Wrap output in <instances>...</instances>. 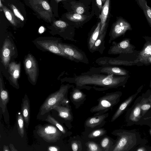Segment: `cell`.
<instances>
[{
	"mask_svg": "<svg viewBox=\"0 0 151 151\" xmlns=\"http://www.w3.org/2000/svg\"><path fill=\"white\" fill-rule=\"evenodd\" d=\"M151 64V56H148L145 58L139 63V66L145 65H149Z\"/></svg>",
	"mask_w": 151,
	"mask_h": 151,
	"instance_id": "39",
	"label": "cell"
},
{
	"mask_svg": "<svg viewBox=\"0 0 151 151\" xmlns=\"http://www.w3.org/2000/svg\"><path fill=\"white\" fill-rule=\"evenodd\" d=\"M3 151H9L10 150L9 149V147L8 146L4 145V146L3 148Z\"/></svg>",
	"mask_w": 151,
	"mask_h": 151,
	"instance_id": "47",
	"label": "cell"
},
{
	"mask_svg": "<svg viewBox=\"0 0 151 151\" xmlns=\"http://www.w3.org/2000/svg\"><path fill=\"white\" fill-rule=\"evenodd\" d=\"M9 147L10 148V151H17V150H16L14 146L12 144H10L9 145Z\"/></svg>",
	"mask_w": 151,
	"mask_h": 151,
	"instance_id": "46",
	"label": "cell"
},
{
	"mask_svg": "<svg viewBox=\"0 0 151 151\" xmlns=\"http://www.w3.org/2000/svg\"><path fill=\"white\" fill-rule=\"evenodd\" d=\"M119 56L116 58L107 57H100L96 59L95 63L100 66L104 65H124L131 66L137 65L134 61H129L124 60L122 58V54H119Z\"/></svg>",
	"mask_w": 151,
	"mask_h": 151,
	"instance_id": "12",
	"label": "cell"
},
{
	"mask_svg": "<svg viewBox=\"0 0 151 151\" xmlns=\"http://www.w3.org/2000/svg\"><path fill=\"white\" fill-rule=\"evenodd\" d=\"M1 79L0 81V107L3 113L6 109V105L9 101V95L7 91L3 87Z\"/></svg>",
	"mask_w": 151,
	"mask_h": 151,
	"instance_id": "30",
	"label": "cell"
},
{
	"mask_svg": "<svg viewBox=\"0 0 151 151\" xmlns=\"http://www.w3.org/2000/svg\"><path fill=\"white\" fill-rule=\"evenodd\" d=\"M142 115L143 116L151 109V90L148 89L142 94L140 101Z\"/></svg>",
	"mask_w": 151,
	"mask_h": 151,
	"instance_id": "22",
	"label": "cell"
},
{
	"mask_svg": "<svg viewBox=\"0 0 151 151\" xmlns=\"http://www.w3.org/2000/svg\"><path fill=\"white\" fill-rule=\"evenodd\" d=\"M48 150L50 151H58L60 150V148L57 146H49Z\"/></svg>",
	"mask_w": 151,
	"mask_h": 151,
	"instance_id": "43",
	"label": "cell"
},
{
	"mask_svg": "<svg viewBox=\"0 0 151 151\" xmlns=\"http://www.w3.org/2000/svg\"><path fill=\"white\" fill-rule=\"evenodd\" d=\"M101 27V22H99L94 29L88 34L87 40L88 50L91 52L95 42L99 35Z\"/></svg>",
	"mask_w": 151,
	"mask_h": 151,
	"instance_id": "26",
	"label": "cell"
},
{
	"mask_svg": "<svg viewBox=\"0 0 151 151\" xmlns=\"http://www.w3.org/2000/svg\"><path fill=\"white\" fill-rule=\"evenodd\" d=\"M55 24L57 27L63 28H65L68 25L65 22L60 20L56 21L55 22Z\"/></svg>",
	"mask_w": 151,
	"mask_h": 151,
	"instance_id": "40",
	"label": "cell"
},
{
	"mask_svg": "<svg viewBox=\"0 0 151 151\" xmlns=\"http://www.w3.org/2000/svg\"><path fill=\"white\" fill-rule=\"evenodd\" d=\"M3 4L1 3V0H0V7H3Z\"/></svg>",
	"mask_w": 151,
	"mask_h": 151,
	"instance_id": "49",
	"label": "cell"
},
{
	"mask_svg": "<svg viewBox=\"0 0 151 151\" xmlns=\"http://www.w3.org/2000/svg\"><path fill=\"white\" fill-rule=\"evenodd\" d=\"M66 18L69 20L76 22H82L85 20L87 17L86 16L76 13L67 14Z\"/></svg>",
	"mask_w": 151,
	"mask_h": 151,
	"instance_id": "34",
	"label": "cell"
},
{
	"mask_svg": "<svg viewBox=\"0 0 151 151\" xmlns=\"http://www.w3.org/2000/svg\"><path fill=\"white\" fill-rule=\"evenodd\" d=\"M89 70L94 73L108 75L122 76L129 75L128 71L123 68L116 66L104 65L99 67H92L90 68Z\"/></svg>",
	"mask_w": 151,
	"mask_h": 151,
	"instance_id": "13",
	"label": "cell"
},
{
	"mask_svg": "<svg viewBox=\"0 0 151 151\" xmlns=\"http://www.w3.org/2000/svg\"><path fill=\"white\" fill-rule=\"evenodd\" d=\"M107 26L104 30L100 33L99 37L95 42L91 52L93 53L95 52H98L101 54H102L106 47L104 45L105 37L106 35Z\"/></svg>",
	"mask_w": 151,
	"mask_h": 151,
	"instance_id": "23",
	"label": "cell"
},
{
	"mask_svg": "<svg viewBox=\"0 0 151 151\" xmlns=\"http://www.w3.org/2000/svg\"><path fill=\"white\" fill-rule=\"evenodd\" d=\"M131 25L127 20L122 17L119 18L113 24L109 34L108 42L125 35L128 31L132 30Z\"/></svg>",
	"mask_w": 151,
	"mask_h": 151,
	"instance_id": "8",
	"label": "cell"
},
{
	"mask_svg": "<svg viewBox=\"0 0 151 151\" xmlns=\"http://www.w3.org/2000/svg\"><path fill=\"white\" fill-rule=\"evenodd\" d=\"M55 1H56V2H59L60 1H64V0H55Z\"/></svg>",
	"mask_w": 151,
	"mask_h": 151,
	"instance_id": "50",
	"label": "cell"
},
{
	"mask_svg": "<svg viewBox=\"0 0 151 151\" xmlns=\"http://www.w3.org/2000/svg\"><path fill=\"white\" fill-rule=\"evenodd\" d=\"M72 88V91L70 93V99L75 108L78 109L86 100V95L81 90L74 86Z\"/></svg>",
	"mask_w": 151,
	"mask_h": 151,
	"instance_id": "17",
	"label": "cell"
},
{
	"mask_svg": "<svg viewBox=\"0 0 151 151\" xmlns=\"http://www.w3.org/2000/svg\"><path fill=\"white\" fill-rule=\"evenodd\" d=\"M109 115L108 113H106L88 117L85 121L84 127L85 132H88L91 130L101 128L106 122V119Z\"/></svg>",
	"mask_w": 151,
	"mask_h": 151,
	"instance_id": "11",
	"label": "cell"
},
{
	"mask_svg": "<svg viewBox=\"0 0 151 151\" xmlns=\"http://www.w3.org/2000/svg\"><path fill=\"white\" fill-rule=\"evenodd\" d=\"M37 43L45 50L71 60V58L64 53L60 49L58 45L57 42L45 40L38 41Z\"/></svg>",
	"mask_w": 151,
	"mask_h": 151,
	"instance_id": "16",
	"label": "cell"
},
{
	"mask_svg": "<svg viewBox=\"0 0 151 151\" xmlns=\"http://www.w3.org/2000/svg\"><path fill=\"white\" fill-rule=\"evenodd\" d=\"M109 2L110 0H106L102 7L101 14L99 16L101 23V27L100 33H101L107 26L106 21L109 12Z\"/></svg>",
	"mask_w": 151,
	"mask_h": 151,
	"instance_id": "29",
	"label": "cell"
},
{
	"mask_svg": "<svg viewBox=\"0 0 151 151\" xmlns=\"http://www.w3.org/2000/svg\"><path fill=\"white\" fill-rule=\"evenodd\" d=\"M146 143H143L139 145L134 151H151V146L146 145Z\"/></svg>",
	"mask_w": 151,
	"mask_h": 151,
	"instance_id": "38",
	"label": "cell"
},
{
	"mask_svg": "<svg viewBox=\"0 0 151 151\" xmlns=\"http://www.w3.org/2000/svg\"><path fill=\"white\" fill-rule=\"evenodd\" d=\"M145 125L148 126L149 127L150 129H149V132L151 136V121H147V123H146Z\"/></svg>",
	"mask_w": 151,
	"mask_h": 151,
	"instance_id": "45",
	"label": "cell"
},
{
	"mask_svg": "<svg viewBox=\"0 0 151 151\" xmlns=\"http://www.w3.org/2000/svg\"><path fill=\"white\" fill-rule=\"evenodd\" d=\"M86 150L88 151H103L98 143L93 141H88L85 144Z\"/></svg>",
	"mask_w": 151,
	"mask_h": 151,
	"instance_id": "35",
	"label": "cell"
},
{
	"mask_svg": "<svg viewBox=\"0 0 151 151\" xmlns=\"http://www.w3.org/2000/svg\"><path fill=\"white\" fill-rule=\"evenodd\" d=\"M141 99V96H140L136 99L132 106L127 110L125 117L127 126L134 124L145 125L147 121L143 119L140 104Z\"/></svg>",
	"mask_w": 151,
	"mask_h": 151,
	"instance_id": "5",
	"label": "cell"
},
{
	"mask_svg": "<svg viewBox=\"0 0 151 151\" xmlns=\"http://www.w3.org/2000/svg\"><path fill=\"white\" fill-rule=\"evenodd\" d=\"M103 2H105L106 0H101Z\"/></svg>",
	"mask_w": 151,
	"mask_h": 151,
	"instance_id": "52",
	"label": "cell"
},
{
	"mask_svg": "<svg viewBox=\"0 0 151 151\" xmlns=\"http://www.w3.org/2000/svg\"><path fill=\"white\" fill-rule=\"evenodd\" d=\"M2 9L6 18L10 23L14 26L17 25L19 21L14 14L5 6H3Z\"/></svg>",
	"mask_w": 151,
	"mask_h": 151,
	"instance_id": "32",
	"label": "cell"
},
{
	"mask_svg": "<svg viewBox=\"0 0 151 151\" xmlns=\"http://www.w3.org/2000/svg\"><path fill=\"white\" fill-rule=\"evenodd\" d=\"M74 86L69 83L62 85L58 91L49 95L40 108V114L43 115L53 109L55 106L62 105L64 100L68 98L69 89Z\"/></svg>",
	"mask_w": 151,
	"mask_h": 151,
	"instance_id": "3",
	"label": "cell"
},
{
	"mask_svg": "<svg viewBox=\"0 0 151 151\" xmlns=\"http://www.w3.org/2000/svg\"><path fill=\"white\" fill-rule=\"evenodd\" d=\"M20 65L15 62H12L9 65V71L10 75L11 80L16 87L18 86L17 80L20 75Z\"/></svg>",
	"mask_w": 151,
	"mask_h": 151,
	"instance_id": "25",
	"label": "cell"
},
{
	"mask_svg": "<svg viewBox=\"0 0 151 151\" xmlns=\"http://www.w3.org/2000/svg\"><path fill=\"white\" fill-rule=\"evenodd\" d=\"M74 9L76 13L80 14H82L85 11L84 8L80 5L76 6Z\"/></svg>",
	"mask_w": 151,
	"mask_h": 151,
	"instance_id": "41",
	"label": "cell"
},
{
	"mask_svg": "<svg viewBox=\"0 0 151 151\" xmlns=\"http://www.w3.org/2000/svg\"><path fill=\"white\" fill-rule=\"evenodd\" d=\"M150 87L151 89V79L150 80Z\"/></svg>",
	"mask_w": 151,
	"mask_h": 151,
	"instance_id": "51",
	"label": "cell"
},
{
	"mask_svg": "<svg viewBox=\"0 0 151 151\" xmlns=\"http://www.w3.org/2000/svg\"><path fill=\"white\" fill-rule=\"evenodd\" d=\"M71 147L73 151H82V146L81 142L78 140H74L71 141Z\"/></svg>",
	"mask_w": 151,
	"mask_h": 151,
	"instance_id": "36",
	"label": "cell"
},
{
	"mask_svg": "<svg viewBox=\"0 0 151 151\" xmlns=\"http://www.w3.org/2000/svg\"><path fill=\"white\" fill-rule=\"evenodd\" d=\"M14 49L13 46L10 41L7 40L4 42L2 48L1 55L2 62L5 67L9 64Z\"/></svg>",
	"mask_w": 151,
	"mask_h": 151,
	"instance_id": "21",
	"label": "cell"
},
{
	"mask_svg": "<svg viewBox=\"0 0 151 151\" xmlns=\"http://www.w3.org/2000/svg\"><path fill=\"white\" fill-rule=\"evenodd\" d=\"M32 8L43 19L49 22L52 16L51 9L45 0H29Z\"/></svg>",
	"mask_w": 151,
	"mask_h": 151,
	"instance_id": "10",
	"label": "cell"
},
{
	"mask_svg": "<svg viewBox=\"0 0 151 151\" xmlns=\"http://www.w3.org/2000/svg\"><path fill=\"white\" fill-rule=\"evenodd\" d=\"M45 121L56 126L61 132L62 134L67 136L71 134L62 125L51 115H49Z\"/></svg>",
	"mask_w": 151,
	"mask_h": 151,
	"instance_id": "31",
	"label": "cell"
},
{
	"mask_svg": "<svg viewBox=\"0 0 151 151\" xmlns=\"http://www.w3.org/2000/svg\"><path fill=\"white\" fill-rule=\"evenodd\" d=\"M58 45L63 52L69 57L71 61L88 64L89 60L85 52L72 44L58 43Z\"/></svg>",
	"mask_w": 151,
	"mask_h": 151,
	"instance_id": "6",
	"label": "cell"
},
{
	"mask_svg": "<svg viewBox=\"0 0 151 151\" xmlns=\"http://www.w3.org/2000/svg\"><path fill=\"white\" fill-rule=\"evenodd\" d=\"M143 87V85L141 86L138 88L137 91L134 94L129 96L120 104L113 115L111 120V122H112L115 121L124 111L127 110L128 107L132 102L138 94L141 91Z\"/></svg>",
	"mask_w": 151,
	"mask_h": 151,
	"instance_id": "15",
	"label": "cell"
},
{
	"mask_svg": "<svg viewBox=\"0 0 151 151\" xmlns=\"http://www.w3.org/2000/svg\"><path fill=\"white\" fill-rule=\"evenodd\" d=\"M21 113L26 124V126L27 127L29 125L30 118V106L29 100L26 94L22 100Z\"/></svg>",
	"mask_w": 151,
	"mask_h": 151,
	"instance_id": "24",
	"label": "cell"
},
{
	"mask_svg": "<svg viewBox=\"0 0 151 151\" xmlns=\"http://www.w3.org/2000/svg\"><path fill=\"white\" fill-rule=\"evenodd\" d=\"M24 122V119L22 113L19 112L17 115V126L18 133L22 138L24 137L25 134Z\"/></svg>",
	"mask_w": 151,
	"mask_h": 151,
	"instance_id": "33",
	"label": "cell"
},
{
	"mask_svg": "<svg viewBox=\"0 0 151 151\" xmlns=\"http://www.w3.org/2000/svg\"><path fill=\"white\" fill-rule=\"evenodd\" d=\"M130 41V39L125 38L118 42H113L108 53L110 55H117L133 53L136 47L131 44Z\"/></svg>",
	"mask_w": 151,
	"mask_h": 151,
	"instance_id": "9",
	"label": "cell"
},
{
	"mask_svg": "<svg viewBox=\"0 0 151 151\" xmlns=\"http://www.w3.org/2000/svg\"><path fill=\"white\" fill-rule=\"evenodd\" d=\"M142 37L145 42L142 50L139 52L137 58L134 61L139 65L141 61L146 57L151 56V37L145 36Z\"/></svg>",
	"mask_w": 151,
	"mask_h": 151,
	"instance_id": "19",
	"label": "cell"
},
{
	"mask_svg": "<svg viewBox=\"0 0 151 151\" xmlns=\"http://www.w3.org/2000/svg\"><path fill=\"white\" fill-rule=\"evenodd\" d=\"M111 134L117 137L111 151H134L139 145L146 143V141L142 139L139 133L135 129H116Z\"/></svg>",
	"mask_w": 151,
	"mask_h": 151,
	"instance_id": "2",
	"label": "cell"
},
{
	"mask_svg": "<svg viewBox=\"0 0 151 151\" xmlns=\"http://www.w3.org/2000/svg\"><path fill=\"white\" fill-rule=\"evenodd\" d=\"M143 119L145 120L151 121V109L143 116Z\"/></svg>",
	"mask_w": 151,
	"mask_h": 151,
	"instance_id": "42",
	"label": "cell"
},
{
	"mask_svg": "<svg viewBox=\"0 0 151 151\" xmlns=\"http://www.w3.org/2000/svg\"><path fill=\"white\" fill-rule=\"evenodd\" d=\"M122 95L121 91L106 93L97 99L98 104L90 109V112L94 113V115H98L112 110L113 107L119 102Z\"/></svg>",
	"mask_w": 151,
	"mask_h": 151,
	"instance_id": "4",
	"label": "cell"
},
{
	"mask_svg": "<svg viewBox=\"0 0 151 151\" xmlns=\"http://www.w3.org/2000/svg\"><path fill=\"white\" fill-rule=\"evenodd\" d=\"M10 6L15 15L21 21H23L24 20V18L17 8L12 4H10Z\"/></svg>",
	"mask_w": 151,
	"mask_h": 151,
	"instance_id": "37",
	"label": "cell"
},
{
	"mask_svg": "<svg viewBox=\"0 0 151 151\" xmlns=\"http://www.w3.org/2000/svg\"><path fill=\"white\" fill-rule=\"evenodd\" d=\"M142 10L149 26L151 28V8L147 4L146 0H135Z\"/></svg>",
	"mask_w": 151,
	"mask_h": 151,
	"instance_id": "28",
	"label": "cell"
},
{
	"mask_svg": "<svg viewBox=\"0 0 151 151\" xmlns=\"http://www.w3.org/2000/svg\"><path fill=\"white\" fill-rule=\"evenodd\" d=\"M98 142L103 151H111L116 139L114 140L106 134Z\"/></svg>",
	"mask_w": 151,
	"mask_h": 151,
	"instance_id": "27",
	"label": "cell"
},
{
	"mask_svg": "<svg viewBox=\"0 0 151 151\" xmlns=\"http://www.w3.org/2000/svg\"><path fill=\"white\" fill-rule=\"evenodd\" d=\"M37 132L39 136L48 142H56L62 134L61 132L52 124L39 126Z\"/></svg>",
	"mask_w": 151,
	"mask_h": 151,
	"instance_id": "7",
	"label": "cell"
},
{
	"mask_svg": "<svg viewBox=\"0 0 151 151\" xmlns=\"http://www.w3.org/2000/svg\"><path fill=\"white\" fill-rule=\"evenodd\" d=\"M24 64L26 73L31 81L35 83L37 81L38 70L36 60L33 56L29 54L25 58Z\"/></svg>",
	"mask_w": 151,
	"mask_h": 151,
	"instance_id": "14",
	"label": "cell"
},
{
	"mask_svg": "<svg viewBox=\"0 0 151 151\" xmlns=\"http://www.w3.org/2000/svg\"><path fill=\"white\" fill-rule=\"evenodd\" d=\"M130 77L96 73L89 70L79 75L68 78L66 81L74 84L77 88L87 90L93 88L97 91H104L124 86Z\"/></svg>",
	"mask_w": 151,
	"mask_h": 151,
	"instance_id": "1",
	"label": "cell"
},
{
	"mask_svg": "<svg viewBox=\"0 0 151 151\" xmlns=\"http://www.w3.org/2000/svg\"><path fill=\"white\" fill-rule=\"evenodd\" d=\"M107 130L103 128L95 129L88 132H83L84 139L87 141H99L106 134Z\"/></svg>",
	"mask_w": 151,
	"mask_h": 151,
	"instance_id": "20",
	"label": "cell"
},
{
	"mask_svg": "<svg viewBox=\"0 0 151 151\" xmlns=\"http://www.w3.org/2000/svg\"><path fill=\"white\" fill-rule=\"evenodd\" d=\"M97 5L100 10L102 9V1L101 0H96Z\"/></svg>",
	"mask_w": 151,
	"mask_h": 151,
	"instance_id": "44",
	"label": "cell"
},
{
	"mask_svg": "<svg viewBox=\"0 0 151 151\" xmlns=\"http://www.w3.org/2000/svg\"><path fill=\"white\" fill-rule=\"evenodd\" d=\"M53 109L58 112V116L70 124L73 119L71 106L69 104L65 106L58 105L54 107Z\"/></svg>",
	"mask_w": 151,
	"mask_h": 151,
	"instance_id": "18",
	"label": "cell"
},
{
	"mask_svg": "<svg viewBox=\"0 0 151 151\" xmlns=\"http://www.w3.org/2000/svg\"><path fill=\"white\" fill-rule=\"evenodd\" d=\"M44 31V28L43 27H41L39 29V32L40 33H42Z\"/></svg>",
	"mask_w": 151,
	"mask_h": 151,
	"instance_id": "48",
	"label": "cell"
}]
</instances>
